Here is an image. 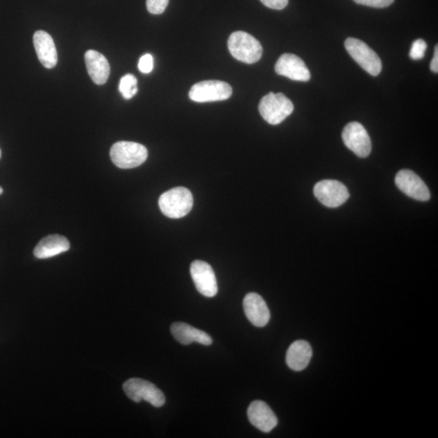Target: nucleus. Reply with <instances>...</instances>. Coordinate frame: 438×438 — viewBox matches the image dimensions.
Segmentation results:
<instances>
[{
	"instance_id": "1",
	"label": "nucleus",
	"mask_w": 438,
	"mask_h": 438,
	"mask_svg": "<svg viewBox=\"0 0 438 438\" xmlns=\"http://www.w3.org/2000/svg\"><path fill=\"white\" fill-rule=\"evenodd\" d=\"M158 205L162 214L168 218L181 219L192 209L194 197L186 187H177L162 194Z\"/></svg>"
},
{
	"instance_id": "27",
	"label": "nucleus",
	"mask_w": 438,
	"mask_h": 438,
	"mask_svg": "<svg viewBox=\"0 0 438 438\" xmlns=\"http://www.w3.org/2000/svg\"><path fill=\"white\" fill-rule=\"evenodd\" d=\"M3 190L2 187H0V195H1L3 194Z\"/></svg>"
},
{
	"instance_id": "20",
	"label": "nucleus",
	"mask_w": 438,
	"mask_h": 438,
	"mask_svg": "<svg viewBox=\"0 0 438 438\" xmlns=\"http://www.w3.org/2000/svg\"><path fill=\"white\" fill-rule=\"evenodd\" d=\"M119 92L121 93L124 99L129 100L134 97L138 92L137 80L132 74H127L123 76L119 81Z\"/></svg>"
},
{
	"instance_id": "28",
	"label": "nucleus",
	"mask_w": 438,
	"mask_h": 438,
	"mask_svg": "<svg viewBox=\"0 0 438 438\" xmlns=\"http://www.w3.org/2000/svg\"><path fill=\"white\" fill-rule=\"evenodd\" d=\"M1 155H2V152H1V150H0V158H1Z\"/></svg>"
},
{
	"instance_id": "21",
	"label": "nucleus",
	"mask_w": 438,
	"mask_h": 438,
	"mask_svg": "<svg viewBox=\"0 0 438 438\" xmlns=\"http://www.w3.org/2000/svg\"><path fill=\"white\" fill-rule=\"evenodd\" d=\"M169 3V0H146V7L149 12L160 15L165 12Z\"/></svg>"
},
{
	"instance_id": "23",
	"label": "nucleus",
	"mask_w": 438,
	"mask_h": 438,
	"mask_svg": "<svg viewBox=\"0 0 438 438\" xmlns=\"http://www.w3.org/2000/svg\"><path fill=\"white\" fill-rule=\"evenodd\" d=\"M354 1L360 6L383 8L391 6L394 0H354Z\"/></svg>"
},
{
	"instance_id": "9",
	"label": "nucleus",
	"mask_w": 438,
	"mask_h": 438,
	"mask_svg": "<svg viewBox=\"0 0 438 438\" xmlns=\"http://www.w3.org/2000/svg\"><path fill=\"white\" fill-rule=\"evenodd\" d=\"M342 137L345 146L355 155L367 158L371 153V139L362 124L358 122L348 124L344 128Z\"/></svg>"
},
{
	"instance_id": "12",
	"label": "nucleus",
	"mask_w": 438,
	"mask_h": 438,
	"mask_svg": "<svg viewBox=\"0 0 438 438\" xmlns=\"http://www.w3.org/2000/svg\"><path fill=\"white\" fill-rule=\"evenodd\" d=\"M278 75L296 81H309L311 74L309 69L300 57L293 54H283L276 65Z\"/></svg>"
},
{
	"instance_id": "14",
	"label": "nucleus",
	"mask_w": 438,
	"mask_h": 438,
	"mask_svg": "<svg viewBox=\"0 0 438 438\" xmlns=\"http://www.w3.org/2000/svg\"><path fill=\"white\" fill-rule=\"evenodd\" d=\"M248 417L250 423L259 430L269 432L278 425V418L263 401H253L248 408Z\"/></svg>"
},
{
	"instance_id": "6",
	"label": "nucleus",
	"mask_w": 438,
	"mask_h": 438,
	"mask_svg": "<svg viewBox=\"0 0 438 438\" xmlns=\"http://www.w3.org/2000/svg\"><path fill=\"white\" fill-rule=\"evenodd\" d=\"M123 389L126 396L135 403L142 401L152 404L153 407H161L165 405V394L155 385L140 378H131L125 382Z\"/></svg>"
},
{
	"instance_id": "3",
	"label": "nucleus",
	"mask_w": 438,
	"mask_h": 438,
	"mask_svg": "<svg viewBox=\"0 0 438 438\" xmlns=\"http://www.w3.org/2000/svg\"><path fill=\"white\" fill-rule=\"evenodd\" d=\"M110 156L115 166L121 169H131L146 161L148 151L139 143L119 142L110 149Z\"/></svg>"
},
{
	"instance_id": "26",
	"label": "nucleus",
	"mask_w": 438,
	"mask_h": 438,
	"mask_svg": "<svg viewBox=\"0 0 438 438\" xmlns=\"http://www.w3.org/2000/svg\"><path fill=\"white\" fill-rule=\"evenodd\" d=\"M431 71L437 74L438 72V47H435V56L431 62L430 65Z\"/></svg>"
},
{
	"instance_id": "10",
	"label": "nucleus",
	"mask_w": 438,
	"mask_h": 438,
	"mask_svg": "<svg viewBox=\"0 0 438 438\" xmlns=\"http://www.w3.org/2000/svg\"><path fill=\"white\" fill-rule=\"evenodd\" d=\"M190 273L196 290L206 297H214L218 293V283L214 269L208 263L195 261L192 263Z\"/></svg>"
},
{
	"instance_id": "2",
	"label": "nucleus",
	"mask_w": 438,
	"mask_h": 438,
	"mask_svg": "<svg viewBox=\"0 0 438 438\" xmlns=\"http://www.w3.org/2000/svg\"><path fill=\"white\" fill-rule=\"evenodd\" d=\"M228 46L235 59L245 64H255L261 60L263 52L261 43L246 32H234L229 37Z\"/></svg>"
},
{
	"instance_id": "11",
	"label": "nucleus",
	"mask_w": 438,
	"mask_h": 438,
	"mask_svg": "<svg viewBox=\"0 0 438 438\" xmlns=\"http://www.w3.org/2000/svg\"><path fill=\"white\" fill-rule=\"evenodd\" d=\"M396 185L403 194L419 201L430 199V192L420 176L410 170H402L396 177Z\"/></svg>"
},
{
	"instance_id": "19",
	"label": "nucleus",
	"mask_w": 438,
	"mask_h": 438,
	"mask_svg": "<svg viewBox=\"0 0 438 438\" xmlns=\"http://www.w3.org/2000/svg\"><path fill=\"white\" fill-rule=\"evenodd\" d=\"M69 249L70 243L66 237L60 235H51L40 240L33 250V254L38 259H47L65 253Z\"/></svg>"
},
{
	"instance_id": "18",
	"label": "nucleus",
	"mask_w": 438,
	"mask_h": 438,
	"mask_svg": "<svg viewBox=\"0 0 438 438\" xmlns=\"http://www.w3.org/2000/svg\"><path fill=\"white\" fill-rule=\"evenodd\" d=\"M312 356L311 346L305 340H297L287 351L286 362L294 371H302L308 367Z\"/></svg>"
},
{
	"instance_id": "5",
	"label": "nucleus",
	"mask_w": 438,
	"mask_h": 438,
	"mask_svg": "<svg viewBox=\"0 0 438 438\" xmlns=\"http://www.w3.org/2000/svg\"><path fill=\"white\" fill-rule=\"evenodd\" d=\"M345 47L351 57L369 74L377 76L381 74L382 60L367 43L357 38L349 37L345 41Z\"/></svg>"
},
{
	"instance_id": "24",
	"label": "nucleus",
	"mask_w": 438,
	"mask_h": 438,
	"mask_svg": "<svg viewBox=\"0 0 438 438\" xmlns=\"http://www.w3.org/2000/svg\"><path fill=\"white\" fill-rule=\"evenodd\" d=\"M138 69L144 74H149L153 69V58L150 54L144 55L138 62Z\"/></svg>"
},
{
	"instance_id": "22",
	"label": "nucleus",
	"mask_w": 438,
	"mask_h": 438,
	"mask_svg": "<svg viewBox=\"0 0 438 438\" xmlns=\"http://www.w3.org/2000/svg\"><path fill=\"white\" fill-rule=\"evenodd\" d=\"M426 49L427 43L423 40H417L413 42L409 56L414 60H421L425 56Z\"/></svg>"
},
{
	"instance_id": "25",
	"label": "nucleus",
	"mask_w": 438,
	"mask_h": 438,
	"mask_svg": "<svg viewBox=\"0 0 438 438\" xmlns=\"http://www.w3.org/2000/svg\"><path fill=\"white\" fill-rule=\"evenodd\" d=\"M264 6L274 10H283L288 4V0H261Z\"/></svg>"
},
{
	"instance_id": "7",
	"label": "nucleus",
	"mask_w": 438,
	"mask_h": 438,
	"mask_svg": "<svg viewBox=\"0 0 438 438\" xmlns=\"http://www.w3.org/2000/svg\"><path fill=\"white\" fill-rule=\"evenodd\" d=\"M233 95V88L221 81H204L195 84L189 91V98L196 103L218 102Z\"/></svg>"
},
{
	"instance_id": "17",
	"label": "nucleus",
	"mask_w": 438,
	"mask_h": 438,
	"mask_svg": "<svg viewBox=\"0 0 438 438\" xmlns=\"http://www.w3.org/2000/svg\"><path fill=\"white\" fill-rule=\"evenodd\" d=\"M85 61L88 74L95 84L102 85L107 83L110 72L107 58L98 51L90 50L85 53Z\"/></svg>"
},
{
	"instance_id": "15",
	"label": "nucleus",
	"mask_w": 438,
	"mask_h": 438,
	"mask_svg": "<svg viewBox=\"0 0 438 438\" xmlns=\"http://www.w3.org/2000/svg\"><path fill=\"white\" fill-rule=\"evenodd\" d=\"M33 45L38 60L46 69H53L57 65L58 55L54 40L45 31H38L33 35Z\"/></svg>"
},
{
	"instance_id": "8",
	"label": "nucleus",
	"mask_w": 438,
	"mask_h": 438,
	"mask_svg": "<svg viewBox=\"0 0 438 438\" xmlns=\"http://www.w3.org/2000/svg\"><path fill=\"white\" fill-rule=\"evenodd\" d=\"M314 195L322 205L329 208H337L348 200L350 194L341 182L333 180H321L315 185Z\"/></svg>"
},
{
	"instance_id": "4",
	"label": "nucleus",
	"mask_w": 438,
	"mask_h": 438,
	"mask_svg": "<svg viewBox=\"0 0 438 438\" xmlns=\"http://www.w3.org/2000/svg\"><path fill=\"white\" fill-rule=\"evenodd\" d=\"M294 110L292 101L282 93H269L260 102L259 112L267 123L272 125L281 124Z\"/></svg>"
},
{
	"instance_id": "16",
	"label": "nucleus",
	"mask_w": 438,
	"mask_h": 438,
	"mask_svg": "<svg viewBox=\"0 0 438 438\" xmlns=\"http://www.w3.org/2000/svg\"><path fill=\"white\" fill-rule=\"evenodd\" d=\"M173 337L183 345H189L192 343H199L202 345L209 346L213 343L211 337L199 329L195 328L184 322H176L171 326Z\"/></svg>"
},
{
	"instance_id": "13",
	"label": "nucleus",
	"mask_w": 438,
	"mask_h": 438,
	"mask_svg": "<svg viewBox=\"0 0 438 438\" xmlns=\"http://www.w3.org/2000/svg\"><path fill=\"white\" fill-rule=\"evenodd\" d=\"M244 310L247 319L257 327H264L271 319V312L263 298L251 292L244 297Z\"/></svg>"
}]
</instances>
